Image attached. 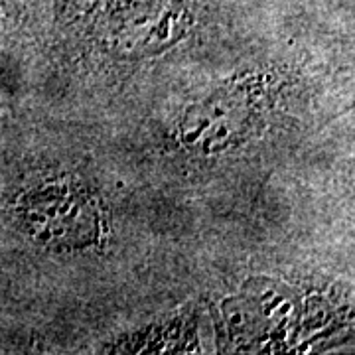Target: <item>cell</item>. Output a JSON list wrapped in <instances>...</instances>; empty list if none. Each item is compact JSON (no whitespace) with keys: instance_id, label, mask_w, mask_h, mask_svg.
<instances>
[{"instance_id":"cell-1","label":"cell","mask_w":355,"mask_h":355,"mask_svg":"<svg viewBox=\"0 0 355 355\" xmlns=\"http://www.w3.org/2000/svg\"><path fill=\"white\" fill-rule=\"evenodd\" d=\"M268 87V77L254 71L223 79L184 111L176 130L180 146L200 156H217L243 146L265 119Z\"/></svg>"},{"instance_id":"cell-3","label":"cell","mask_w":355,"mask_h":355,"mask_svg":"<svg viewBox=\"0 0 355 355\" xmlns=\"http://www.w3.org/2000/svg\"><path fill=\"white\" fill-rule=\"evenodd\" d=\"M196 22L191 0H111L105 44L116 58L150 60L188 38Z\"/></svg>"},{"instance_id":"cell-2","label":"cell","mask_w":355,"mask_h":355,"mask_svg":"<svg viewBox=\"0 0 355 355\" xmlns=\"http://www.w3.org/2000/svg\"><path fill=\"white\" fill-rule=\"evenodd\" d=\"M28 233L58 251L93 249L107 235V216L97 193L77 182H46L22 202Z\"/></svg>"}]
</instances>
